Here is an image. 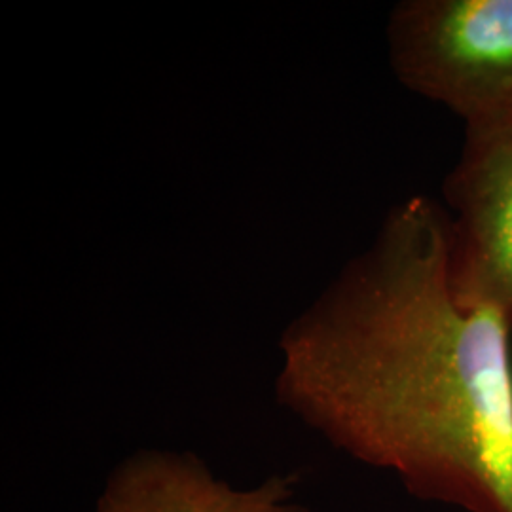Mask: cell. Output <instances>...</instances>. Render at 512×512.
I'll return each mask as SVG.
<instances>
[{
  "label": "cell",
  "mask_w": 512,
  "mask_h": 512,
  "mask_svg": "<svg viewBox=\"0 0 512 512\" xmlns=\"http://www.w3.org/2000/svg\"><path fill=\"white\" fill-rule=\"evenodd\" d=\"M450 217L395 205L281 336L277 399L330 444L393 471L410 494L512 512V325L458 302Z\"/></svg>",
  "instance_id": "obj_1"
},
{
  "label": "cell",
  "mask_w": 512,
  "mask_h": 512,
  "mask_svg": "<svg viewBox=\"0 0 512 512\" xmlns=\"http://www.w3.org/2000/svg\"><path fill=\"white\" fill-rule=\"evenodd\" d=\"M389 59L408 90L465 129L512 124V0H406L389 16Z\"/></svg>",
  "instance_id": "obj_2"
},
{
  "label": "cell",
  "mask_w": 512,
  "mask_h": 512,
  "mask_svg": "<svg viewBox=\"0 0 512 512\" xmlns=\"http://www.w3.org/2000/svg\"><path fill=\"white\" fill-rule=\"evenodd\" d=\"M442 192L452 291L463 306L490 308L512 325V124L465 129Z\"/></svg>",
  "instance_id": "obj_3"
},
{
  "label": "cell",
  "mask_w": 512,
  "mask_h": 512,
  "mask_svg": "<svg viewBox=\"0 0 512 512\" xmlns=\"http://www.w3.org/2000/svg\"><path fill=\"white\" fill-rule=\"evenodd\" d=\"M296 484L277 475L236 490L190 452L141 450L114 469L95 512H308Z\"/></svg>",
  "instance_id": "obj_4"
}]
</instances>
